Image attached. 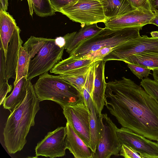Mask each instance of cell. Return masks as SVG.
Masks as SVG:
<instances>
[{"instance_id": "6da1fadb", "label": "cell", "mask_w": 158, "mask_h": 158, "mask_svg": "<svg viewBox=\"0 0 158 158\" xmlns=\"http://www.w3.org/2000/svg\"><path fill=\"white\" fill-rule=\"evenodd\" d=\"M105 106L122 127L158 140V104L132 80L123 77L107 83Z\"/></svg>"}, {"instance_id": "7a4b0ae2", "label": "cell", "mask_w": 158, "mask_h": 158, "mask_svg": "<svg viewBox=\"0 0 158 158\" xmlns=\"http://www.w3.org/2000/svg\"><path fill=\"white\" fill-rule=\"evenodd\" d=\"M40 102L34 86L28 80L26 96L10 114L3 129L4 145L9 153L20 151L26 144L27 136L35 124V117L40 109Z\"/></svg>"}, {"instance_id": "3957f363", "label": "cell", "mask_w": 158, "mask_h": 158, "mask_svg": "<svg viewBox=\"0 0 158 158\" xmlns=\"http://www.w3.org/2000/svg\"><path fill=\"white\" fill-rule=\"evenodd\" d=\"M143 26H137L118 30L104 28L96 35L80 43L69 54V56L83 59L88 54L106 47H116L130 42L140 35Z\"/></svg>"}, {"instance_id": "277c9868", "label": "cell", "mask_w": 158, "mask_h": 158, "mask_svg": "<svg viewBox=\"0 0 158 158\" xmlns=\"http://www.w3.org/2000/svg\"><path fill=\"white\" fill-rule=\"evenodd\" d=\"M34 88L40 102L52 101L62 108L82 98L80 93L72 84L59 75H50L48 72L40 76Z\"/></svg>"}, {"instance_id": "5b68a950", "label": "cell", "mask_w": 158, "mask_h": 158, "mask_svg": "<svg viewBox=\"0 0 158 158\" xmlns=\"http://www.w3.org/2000/svg\"><path fill=\"white\" fill-rule=\"evenodd\" d=\"M59 12L81 26L104 23L107 19L98 0H76L61 8Z\"/></svg>"}, {"instance_id": "8992f818", "label": "cell", "mask_w": 158, "mask_h": 158, "mask_svg": "<svg viewBox=\"0 0 158 158\" xmlns=\"http://www.w3.org/2000/svg\"><path fill=\"white\" fill-rule=\"evenodd\" d=\"M98 142L93 158L119 156L122 145L116 134V126L106 113L98 115Z\"/></svg>"}, {"instance_id": "52a82bcc", "label": "cell", "mask_w": 158, "mask_h": 158, "mask_svg": "<svg viewBox=\"0 0 158 158\" xmlns=\"http://www.w3.org/2000/svg\"><path fill=\"white\" fill-rule=\"evenodd\" d=\"M64 47H60L55 39H48L30 62L27 80L48 72L62 59Z\"/></svg>"}, {"instance_id": "ba28073f", "label": "cell", "mask_w": 158, "mask_h": 158, "mask_svg": "<svg viewBox=\"0 0 158 158\" xmlns=\"http://www.w3.org/2000/svg\"><path fill=\"white\" fill-rule=\"evenodd\" d=\"M151 54L158 55V37L140 36L133 40L119 45L107 55L103 60H120L132 54Z\"/></svg>"}, {"instance_id": "9c48e42d", "label": "cell", "mask_w": 158, "mask_h": 158, "mask_svg": "<svg viewBox=\"0 0 158 158\" xmlns=\"http://www.w3.org/2000/svg\"><path fill=\"white\" fill-rule=\"evenodd\" d=\"M62 109L67 122L89 147L90 141L89 109L85 104L82 98Z\"/></svg>"}, {"instance_id": "30bf717a", "label": "cell", "mask_w": 158, "mask_h": 158, "mask_svg": "<svg viewBox=\"0 0 158 158\" xmlns=\"http://www.w3.org/2000/svg\"><path fill=\"white\" fill-rule=\"evenodd\" d=\"M66 134V127H64L48 132L35 147V157L41 156L53 158L64 156L67 149Z\"/></svg>"}, {"instance_id": "8fae6325", "label": "cell", "mask_w": 158, "mask_h": 158, "mask_svg": "<svg viewBox=\"0 0 158 158\" xmlns=\"http://www.w3.org/2000/svg\"><path fill=\"white\" fill-rule=\"evenodd\" d=\"M116 132L121 145L129 146L142 158H158V144L129 129L117 128Z\"/></svg>"}, {"instance_id": "7c38bea8", "label": "cell", "mask_w": 158, "mask_h": 158, "mask_svg": "<svg viewBox=\"0 0 158 158\" xmlns=\"http://www.w3.org/2000/svg\"><path fill=\"white\" fill-rule=\"evenodd\" d=\"M154 15L151 10L137 9L114 19H107L104 23L105 28L111 30L137 26H143L150 24Z\"/></svg>"}, {"instance_id": "4fadbf2b", "label": "cell", "mask_w": 158, "mask_h": 158, "mask_svg": "<svg viewBox=\"0 0 158 158\" xmlns=\"http://www.w3.org/2000/svg\"><path fill=\"white\" fill-rule=\"evenodd\" d=\"M106 62L103 60L94 62V88L91 99L98 116L102 114L105 106L107 85L105 77Z\"/></svg>"}, {"instance_id": "5bb4252c", "label": "cell", "mask_w": 158, "mask_h": 158, "mask_svg": "<svg viewBox=\"0 0 158 158\" xmlns=\"http://www.w3.org/2000/svg\"><path fill=\"white\" fill-rule=\"evenodd\" d=\"M20 30L18 26L9 43L6 58V76L7 80L15 79L18 59L19 50L23 41L20 36Z\"/></svg>"}, {"instance_id": "9a60e30c", "label": "cell", "mask_w": 158, "mask_h": 158, "mask_svg": "<svg viewBox=\"0 0 158 158\" xmlns=\"http://www.w3.org/2000/svg\"><path fill=\"white\" fill-rule=\"evenodd\" d=\"M66 147L75 158H93V152L67 122Z\"/></svg>"}, {"instance_id": "2e32d148", "label": "cell", "mask_w": 158, "mask_h": 158, "mask_svg": "<svg viewBox=\"0 0 158 158\" xmlns=\"http://www.w3.org/2000/svg\"><path fill=\"white\" fill-rule=\"evenodd\" d=\"M81 26L78 31L68 33L63 36L65 42L64 49L69 54L81 41L96 35L103 28L98 27L97 23Z\"/></svg>"}, {"instance_id": "e0dca14e", "label": "cell", "mask_w": 158, "mask_h": 158, "mask_svg": "<svg viewBox=\"0 0 158 158\" xmlns=\"http://www.w3.org/2000/svg\"><path fill=\"white\" fill-rule=\"evenodd\" d=\"M17 27L12 16L0 7V45L4 52L6 57L9 43Z\"/></svg>"}, {"instance_id": "ac0fdd59", "label": "cell", "mask_w": 158, "mask_h": 158, "mask_svg": "<svg viewBox=\"0 0 158 158\" xmlns=\"http://www.w3.org/2000/svg\"><path fill=\"white\" fill-rule=\"evenodd\" d=\"M28 80L23 77L14 85V88L10 95L5 99L4 108L12 113L23 101L27 94Z\"/></svg>"}, {"instance_id": "d6986e66", "label": "cell", "mask_w": 158, "mask_h": 158, "mask_svg": "<svg viewBox=\"0 0 158 158\" xmlns=\"http://www.w3.org/2000/svg\"><path fill=\"white\" fill-rule=\"evenodd\" d=\"M107 19H111L135 10L127 0H100Z\"/></svg>"}, {"instance_id": "ffe728a7", "label": "cell", "mask_w": 158, "mask_h": 158, "mask_svg": "<svg viewBox=\"0 0 158 158\" xmlns=\"http://www.w3.org/2000/svg\"><path fill=\"white\" fill-rule=\"evenodd\" d=\"M94 61L88 59H78L69 56L58 62L50 71L51 73L63 75L72 70L90 64Z\"/></svg>"}, {"instance_id": "44dd1931", "label": "cell", "mask_w": 158, "mask_h": 158, "mask_svg": "<svg viewBox=\"0 0 158 158\" xmlns=\"http://www.w3.org/2000/svg\"><path fill=\"white\" fill-rule=\"evenodd\" d=\"M91 64L59 76L73 85L81 94Z\"/></svg>"}, {"instance_id": "7402d4cb", "label": "cell", "mask_w": 158, "mask_h": 158, "mask_svg": "<svg viewBox=\"0 0 158 158\" xmlns=\"http://www.w3.org/2000/svg\"><path fill=\"white\" fill-rule=\"evenodd\" d=\"M88 108L89 114L90 141L89 148L93 153L95 152L98 142V115L91 99Z\"/></svg>"}, {"instance_id": "603a6c76", "label": "cell", "mask_w": 158, "mask_h": 158, "mask_svg": "<svg viewBox=\"0 0 158 158\" xmlns=\"http://www.w3.org/2000/svg\"><path fill=\"white\" fill-rule=\"evenodd\" d=\"M122 61L150 69H158V55L151 54H132Z\"/></svg>"}, {"instance_id": "cb8c5ba5", "label": "cell", "mask_w": 158, "mask_h": 158, "mask_svg": "<svg viewBox=\"0 0 158 158\" xmlns=\"http://www.w3.org/2000/svg\"><path fill=\"white\" fill-rule=\"evenodd\" d=\"M31 60L26 48L21 46L19 50L16 77L14 82V85H15L23 77H27Z\"/></svg>"}, {"instance_id": "d4e9b609", "label": "cell", "mask_w": 158, "mask_h": 158, "mask_svg": "<svg viewBox=\"0 0 158 158\" xmlns=\"http://www.w3.org/2000/svg\"><path fill=\"white\" fill-rule=\"evenodd\" d=\"M94 62L95 61L91 64L85 84L81 94L83 102L87 107L91 99L93 90Z\"/></svg>"}, {"instance_id": "484cf974", "label": "cell", "mask_w": 158, "mask_h": 158, "mask_svg": "<svg viewBox=\"0 0 158 158\" xmlns=\"http://www.w3.org/2000/svg\"><path fill=\"white\" fill-rule=\"evenodd\" d=\"M33 10L36 14L42 17L51 16L56 12L52 8L49 0H32Z\"/></svg>"}, {"instance_id": "4316f807", "label": "cell", "mask_w": 158, "mask_h": 158, "mask_svg": "<svg viewBox=\"0 0 158 158\" xmlns=\"http://www.w3.org/2000/svg\"><path fill=\"white\" fill-rule=\"evenodd\" d=\"M48 39L31 36L24 44L31 60L38 53Z\"/></svg>"}, {"instance_id": "83f0119b", "label": "cell", "mask_w": 158, "mask_h": 158, "mask_svg": "<svg viewBox=\"0 0 158 158\" xmlns=\"http://www.w3.org/2000/svg\"><path fill=\"white\" fill-rule=\"evenodd\" d=\"M140 85L158 104V82L155 80L146 78L142 79Z\"/></svg>"}, {"instance_id": "f1b7e54d", "label": "cell", "mask_w": 158, "mask_h": 158, "mask_svg": "<svg viewBox=\"0 0 158 158\" xmlns=\"http://www.w3.org/2000/svg\"><path fill=\"white\" fill-rule=\"evenodd\" d=\"M127 67L139 79H142L143 77L148 78L150 73V69L144 67L136 64L127 63Z\"/></svg>"}, {"instance_id": "f546056e", "label": "cell", "mask_w": 158, "mask_h": 158, "mask_svg": "<svg viewBox=\"0 0 158 158\" xmlns=\"http://www.w3.org/2000/svg\"><path fill=\"white\" fill-rule=\"evenodd\" d=\"M6 58L4 52L0 45V85L8 81L6 76Z\"/></svg>"}, {"instance_id": "4dcf8cb0", "label": "cell", "mask_w": 158, "mask_h": 158, "mask_svg": "<svg viewBox=\"0 0 158 158\" xmlns=\"http://www.w3.org/2000/svg\"><path fill=\"white\" fill-rule=\"evenodd\" d=\"M119 155L125 158H142L141 156L131 147L123 144Z\"/></svg>"}, {"instance_id": "1f68e13d", "label": "cell", "mask_w": 158, "mask_h": 158, "mask_svg": "<svg viewBox=\"0 0 158 158\" xmlns=\"http://www.w3.org/2000/svg\"><path fill=\"white\" fill-rule=\"evenodd\" d=\"M135 10L143 9L151 10L148 0H127Z\"/></svg>"}, {"instance_id": "d6a6232c", "label": "cell", "mask_w": 158, "mask_h": 158, "mask_svg": "<svg viewBox=\"0 0 158 158\" xmlns=\"http://www.w3.org/2000/svg\"><path fill=\"white\" fill-rule=\"evenodd\" d=\"M12 86L8 82H5L0 85V105L3 104L7 94L10 92Z\"/></svg>"}, {"instance_id": "836d02e7", "label": "cell", "mask_w": 158, "mask_h": 158, "mask_svg": "<svg viewBox=\"0 0 158 158\" xmlns=\"http://www.w3.org/2000/svg\"><path fill=\"white\" fill-rule=\"evenodd\" d=\"M75 0H49L53 8L59 12L61 8Z\"/></svg>"}, {"instance_id": "e575fe53", "label": "cell", "mask_w": 158, "mask_h": 158, "mask_svg": "<svg viewBox=\"0 0 158 158\" xmlns=\"http://www.w3.org/2000/svg\"><path fill=\"white\" fill-rule=\"evenodd\" d=\"M151 10L155 15H158V0H148Z\"/></svg>"}, {"instance_id": "d590c367", "label": "cell", "mask_w": 158, "mask_h": 158, "mask_svg": "<svg viewBox=\"0 0 158 158\" xmlns=\"http://www.w3.org/2000/svg\"><path fill=\"white\" fill-rule=\"evenodd\" d=\"M56 44L60 47H64L65 40L63 37H59L55 39Z\"/></svg>"}, {"instance_id": "8d00e7d4", "label": "cell", "mask_w": 158, "mask_h": 158, "mask_svg": "<svg viewBox=\"0 0 158 158\" xmlns=\"http://www.w3.org/2000/svg\"><path fill=\"white\" fill-rule=\"evenodd\" d=\"M0 7L4 10L6 11L8 6V0H0Z\"/></svg>"}, {"instance_id": "74e56055", "label": "cell", "mask_w": 158, "mask_h": 158, "mask_svg": "<svg viewBox=\"0 0 158 158\" xmlns=\"http://www.w3.org/2000/svg\"><path fill=\"white\" fill-rule=\"evenodd\" d=\"M28 3L29 13L30 15L32 17L33 14V9L32 0H27Z\"/></svg>"}, {"instance_id": "f35d334b", "label": "cell", "mask_w": 158, "mask_h": 158, "mask_svg": "<svg viewBox=\"0 0 158 158\" xmlns=\"http://www.w3.org/2000/svg\"><path fill=\"white\" fill-rule=\"evenodd\" d=\"M150 24H154L158 26V15H155L153 18L150 22Z\"/></svg>"}, {"instance_id": "ab89813d", "label": "cell", "mask_w": 158, "mask_h": 158, "mask_svg": "<svg viewBox=\"0 0 158 158\" xmlns=\"http://www.w3.org/2000/svg\"><path fill=\"white\" fill-rule=\"evenodd\" d=\"M152 71V75L154 80L158 82V69H153Z\"/></svg>"}, {"instance_id": "60d3db41", "label": "cell", "mask_w": 158, "mask_h": 158, "mask_svg": "<svg viewBox=\"0 0 158 158\" xmlns=\"http://www.w3.org/2000/svg\"><path fill=\"white\" fill-rule=\"evenodd\" d=\"M152 37H158V31H154L150 33Z\"/></svg>"}, {"instance_id": "b9f144b4", "label": "cell", "mask_w": 158, "mask_h": 158, "mask_svg": "<svg viewBox=\"0 0 158 158\" xmlns=\"http://www.w3.org/2000/svg\"><path fill=\"white\" fill-rule=\"evenodd\" d=\"M157 144H158V140L157 141Z\"/></svg>"}, {"instance_id": "7bdbcfd3", "label": "cell", "mask_w": 158, "mask_h": 158, "mask_svg": "<svg viewBox=\"0 0 158 158\" xmlns=\"http://www.w3.org/2000/svg\"><path fill=\"white\" fill-rule=\"evenodd\" d=\"M21 0V1H22L23 0Z\"/></svg>"}, {"instance_id": "ee69618b", "label": "cell", "mask_w": 158, "mask_h": 158, "mask_svg": "<svg viewBox=\"0 0 158 158\" xmlns=\"http://www.w3.org/2000/svg\"></svg>"}]
</instances>
